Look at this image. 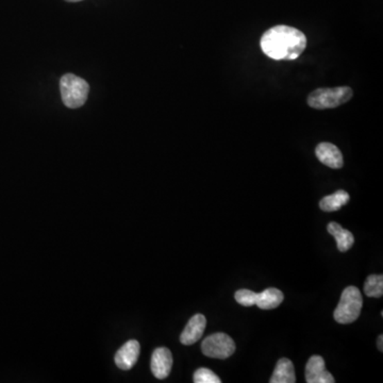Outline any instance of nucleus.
<instances>
[{
    "label": "nucleus",
    "instance_id": "19",
    "mask_svg": "<svg viewBox=\"0 0 383 383\" xmlns=\"http://www.w3.org/2000/svg\"><path fill=\"white\" fill-rule=\"evenodd\" d=\"M66 1H69V3H78V1H81V0H66Z\"/></svg>",
    "mask_w": 383,
    "mask_h": 383
},
{
    "label": "nucleus",
    "instance_id": "14",
    "mask_svg": "<svg viewBox=\"0 0 383 383\" xmlns=\"http://www.w3.org/2000/svg\"><path fill=\"white\" fill-rule=\"evenodd\" d=\"M349 194L345 190H337L332 195L326 196L319 202V208L325 212H333L340 210L344 207L345 204H348Z\"/></svg>",
    "mask_w": 383,
    "mask_h": 383
},
{
    "label": "nucleus",
    "instance_id": "7",
    "mask_svg": "<svg viewBox=\"0 0 383 383\" xmlns=\"http://www.w3.org/2000/svg\"><path fill=\"white\" fill-rule=\"evenodd\" d=\"M140 343L136 340H130L123 345L115 355V364L123 371H129L136 365L140 356Z\"/></svg>",
    "mask_w": 383,
    "mask_h": 383
},
{
    "label": "nucleus",
    "instance_id": "13",
    "mask_svg": "<svg viewBox=\"0 0 383 383\" xmlns=\"http://www.w3.org/2000/svg\"><path fill=\"white\" fill-rule=\"evenodd\" d=\"M327 230L335 238V241H337V248H339L340 251L345 253V251L353 247V243H355L353 234L350 231H348V230L344 229L340 224L332 222V223L327 226Z\"/></svg>",
    "mask_w": 383,
    "mask_h": 383
},
{
    "label": "nucleus",
    "instance_id": "10",
    "mask_svg": "<svg viewBox=\"0 0 383 383\" xmlns=\"http://www.w3.org/2000/svg\"><path fill=\"white\" fill-rule=\"evenodd\" d=\"M207 326V319L202 314L194 315L188 321V325L184 328V332L180 337V342L184 345H193L202 339L204 330Z\"/></svg>",
    "mask_w": 383,
    "mask_h": 383
},
{
    "label": "nucleus",
    "instance_id": "17",
    "mask_svg": "<svg viewBox=\"0 0 383 383\" xmlns=\"http://www.w3.org/2000/svg\"><path fill=\"white\" fill-rule=\"evenodd\" d=\"M256 296H257V293L247 289L239 290L234 295L235 301L244 307H251L255 305Z\"/></svg>",
    "mask_w": 383,
    "mask_h": 383
},
{
    "label": "nucleus",
    "instance_id": "12",
    "mask_svg": "<svg viewBox=\"0 0 383 383\" xmlns=\"http://www.w3.org/2000/svg\"><path fill=\"white\" fill-rule=\"evenodd\" d=\"M271 383H295L296 382V376H295V370L291 360L287 358L280 359L276 365L273 376H271Z\"/></svg>",
    "mask_w": 383,
    "mask_h": 383
},
{
    "label": "nucleus",
    "instance_id": "18",
    "mask_svg": "<svg viewBox=\"0 0 383 383\" xmlns=\"http://www.w3.org/2000/svg\"><path fill=\"white\" fill-rule=\"evenodd\" d=\"M377 344H378L379 350L383 351V335H379Z\"/></svg>",
    "mask_w": 383,
    "mask_h": 383
},
{
    "label": "nucleus",
    "instance_id": "16",
    "mask_svg": "<svg viewBox=\"0 0 383 383\" xmlns=\"http://www.w3.org/2000/svg\"><path fill=\"white\" fill-rule=\"evenodd\" d=\"M194 382L195 383H220L222 380L217 375L214 374L209 368H199L194 374Z\"/></svg>",
    "mask_w": 383,
    "mask_h": 383
},
{
    "label": "nucleus",
    "instance_id": "5",
    "mask_svg": "<svg viewBox=\"0 0 383 383\" xmlns=\"http://www.w3.org/2000/svg\"><path fill=\"white\" fill-rule=\"evenodd\" d=\"M202 350L204 356L209 358L225 360L233 355L235 344L231 337L226 333H214L204 339L202 344Z\"/></svg>",
    "mask_w": 383,
    "mask_h": 383
},
{
    "label": "nucleus",
    "instance_id": "4",
    "mask_svg": "<svg viewBox=\"0 0 383 383\" xmlns=\"http://www.w3.org/2000/svg\"><path fill=\"white\" fill-rule=\"evenodd\" d=\"M363 307L362 294L357 287H348L343 291L340 303L335 311V319L337 323H350L356 321Z\"/></svg>",
    "mask_w": 383,
    "mask_h": 383
},
{
    "label": "nucleus",
    "instance_id": "2",
    "mask_svg": "<svg viewBox=\"0 0 383 383\" xmlns=\"http://www.w3.org/2000/svg\"><path fill=\"white\" fill-rule=\"evenodd\" d=\"M353 96V90L349 87L317 89L308 97V105L319 110L337 108L348 103Z\"/></svg>",
    "mask_w": 383,
    "mask_h": 383
},
{
    "label": "nucleus",
    "instance_id": "9",
    "mask_svg": "<svg viewBox=\"0 0 383 383\" xmlns=\"http://www.w3.org/2000/svg\"><path fill=\"white\" fill-rule=\"evenodd\" d=\"M315 154L321 163L328 168H341L344 166L342 152L331 143L323 142L317 145Z\"/></svg>",
    "mask_w": 383,
    "mask_h": 383
},
{
    "label": "nucleus",
    "instance_id": "15",
    "mask_svg": "<svg viewBox=\"0 0 383 383\" xmlns=\"http://www.w3.org/2000/svg\"><path fill=\"white\" fill-rule=\"evenodd\" d=\"M364 292L367 297L379 299L383 295V276L371 275L367 277L364 285Z\"/></svg>",
    "mask_w": 383,
    "mask_h": 383
},
{
    "label": "nucleus",
    "instance_id": "3",
    "mask_svg": "<svg viewBox=\"0 0 383 383\" xmlns=\"http://www.w3.org/2000/svg\"><path fill=\"white\" fill-rule=\"evenodd\" d=\"M61 96L67 108L77 109L85 104L90 91L89 83L73 73H66L60 80Z\"/></svg>",
    "mask_w": 383,
    "mask_h": 383
},
{
    "label": "nucleus",
    "instance_id": "6",
    "mask_svg": "<svg viewBox=\"0 0 383 383\" xmlns=\"http://www.w3.org/2000/svg\"><path fill=\"white\" fill-rule=\"evenodd\" d=\"M305 381L308 383L335 382L332 375L327 371L323 357L312 356L305 365Z\"/></svg>",
    "mask_w": 383,
    "mask_h": 383
},
{
    "label": "nucleus",
    "instance_id": "11",
    "mask_svg": "<svg viewBox=\"0 0 383 383\" xmlns=\"http://www.w3.org/2000/svg\"><path fill=\"white\" fill-rule=\"evenodd\" d=\"M285 296L283 292L275 287L264 290L261 293H257L256 296V305L260 308L261 310H271L276 309L283 303Z\"/></svg>",
    "mask_w": 383,
    "mask_h": 383
},
{
    "label": "nucleus",
    "instance_id": "8",
    "mask_svg": "<svg viewBox=\"0 0 383 383\" xmlns=\"http://www.w3.org/2000/svg\"><path fill=\"white\" fill-rule=\"evenodd\" d=\"M152 372L158 379L168 378L172 367V356L170 349L166 347H159L152 353Z\"/></svg>",
    "mask_w": 383,
    "mask_h": 383
},
{
    "label": "nucleus",
    "instance_id": "1",
    "mask_svg": "<svg viewBox=\"0 0 383 383\" xmlns=\"http://www.w3.org/2000/svg\"><path fill=\"white\" fill-rule=\"evenodd\" d=\"M262 51L273 60H295L307 47V37L296 28L279 25L262 35Z\"/></svg>",
    "mask_w": 383,
    "mask_h": 383
}]
</instances>
